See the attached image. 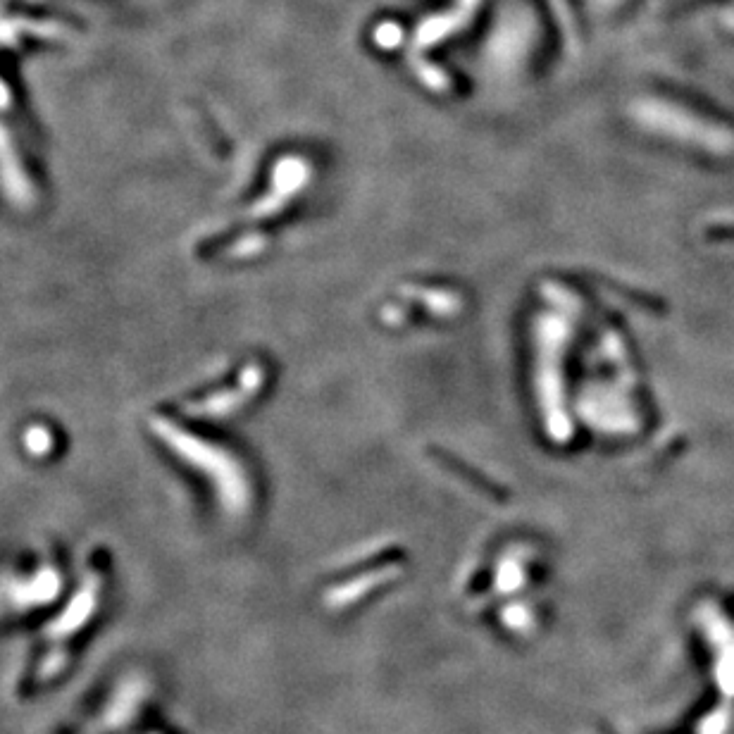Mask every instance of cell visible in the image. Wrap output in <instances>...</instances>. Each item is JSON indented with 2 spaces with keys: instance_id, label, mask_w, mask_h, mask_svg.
<instances>
[{
  "instance_id": "cell-1",
  "label": "cell",
  "mask_w": 734,
  "mask_h": 734,
  "mask_svg": "<svg viewBox=\"0 0 734 734\" xmlns=\"http://www.w3.org/2000/svg\"><path fill=\"white\" fill-rule=\"evenodd\" d=\"M153 429L158 432V437H163L167 441V446H170L174 453H179V456H184L191 465H196L198 470H203L205 475L213 480V484L220 487L222 503H225L227 510L239 513V510L246 508L248 503L246 477L239 465H236L225 451L213 449L208 441L191 437V434L172 427L170 422L165 420L155 422Z\"/></svg>"
},
{
  "instance_id": "cell-2",
  "label": "cell",
  "mask_w": 734,
  "mask_h": 734,
  "mask_svg": "<svg viewBox=\"0 0 734 734\" xmlns=\"http://www.w3.org/2000/svg\"><path fill=\"white\" fill-rule=\"evenodd\" d=\"M0 179L5 182V191L15 194V201L27 203L29 186L24 184L20 165L15 163V155H12V151H10L8 139H5L3 129H0Z\"/></svg>"
}]
</instances>
